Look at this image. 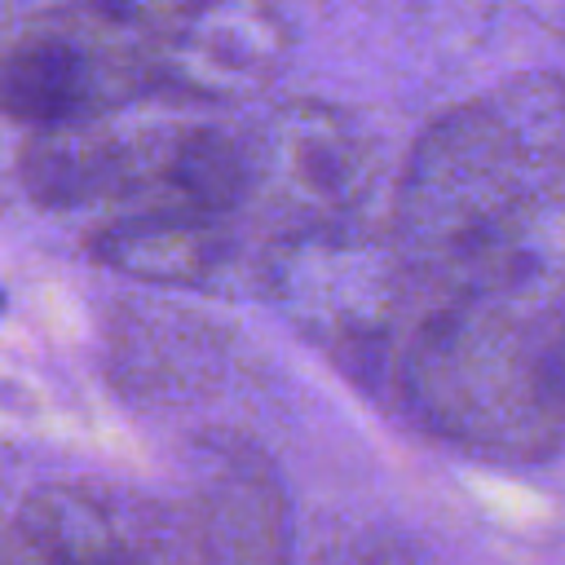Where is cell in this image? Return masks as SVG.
I'll return each mask as SVG.
<instances>
[{"label": "cell", "mask_w": 565, "mask_h": 565, "mask_svg": "<svg viewBox=\"0 0 565 565\" xmlns=\"http://www.w3.org/2000/svg\"><path fill=\"white\" fill-rule=\"evenodd\" d=\"M243 243V221L185 203H119L93 234V256L150 282H207Z\"/></svg>", "instance_id": "6"}, {"label": "cell", "mask_w": 565, "mask_h": 565, "mask_svg": "<svg viewBox=\"0 0 565 565\" xmlns=\"http://www.w3.org/2000/svg\"><path fill=\"white\" fill-rule=\"evenodd\" d=\"M556 375H561V397H565V327H561V340H556Z\"/></svg>", "instance_id": "7"}, {"label": "cell", "mask_w": 565, "mask_h": 565, "mask_svg": "<svg viewBox=\"0 0 565 565\" xmlns=\"http://www.w3.org/2000/svg\"><path fill=\"white\" fill-rule=\"evenodd\" d=\"M247 132V221L260 247L327 230L366 225L384 181L380 146L366 124L331 102H282Z\"/></svg>", "instance_id": "3"}, {"label": "cell", "mask_w": 565, "mask_h": 565, "mask_svg": "<svg viewBox=\"0 0 565 565\" xmlns=\"http://www.w3.org/2000/svg\"><path fill=\"white\" fill-rule=\"evenodd\" d=\"M137 31L154 93L247 102L296 53L291 0H110Z\"/></svg>", "instance_id": "4"}, {"label": "cell", "mask_w": 565, "mask_h": 565, "mask_svg": "<svg viewBox=\"0 0 565 565\" xmlns=\"http://www.w3.org/2000/svg\"><path fill=\"white\" fill-rule=\"evenodd\" d=\"M561 88H565V75H561Z\"/></svg>", "instance_id": "9"}, {"label": "cell", "mask_w": 565, "mask_h": 565, "mask_svg": "<svg viewBox=\"0 0 565 565\" xmlns=\"http://www.w3.org/2000/svg\"><path fill=\"white\" fill-rule=\"evenodd\" d=\"M0 309H4V296H0Z\"/></svg>", "instance_id": "8"}, {"label": "cell", "mask_w": 565, "mask_h": 565, "mask_svg": "<svg viewBox=\"0 0 565 565\" xmlns=\"http://www.w3.org/2000/svg\"><path fill=\"white\" fill-rule=\"evenodd\" d=\"M154 93L146 49L110 0L40 18L0 57V106L40 128L97 124Z\"/></svg>", "instance_id": "5"}, {"label": "cell", "mask_w": 565, "mask_h": 565, "mask_svg": "<svg viewBox=\"0 0 565 565\" xmlns=\"http://www.w3.org/2000/svg\"><path fill=\"white\" fill-rule=\"evenodd\" d=\"M556 340V327L508 305L397 278L380 375L433 437L481 459L539 463L565 437Z\"/></svg>", "instance_id": "1"}, {"label": "cell", "mask_w": 565, "mask_h": 565, "mask_svg": "<svg viewBox=\"0 0 565 565\" xmlns=\"http://www.w3.org/2000/svg\"><path fill=\"white\" fill-rule=\"evenodd\" d=\"M556 190H565L561 75L512 79L441 110L393 177L384 230L397 274L446 265Z\"/></svg>", "instance_id": "2"}]
</instances>
